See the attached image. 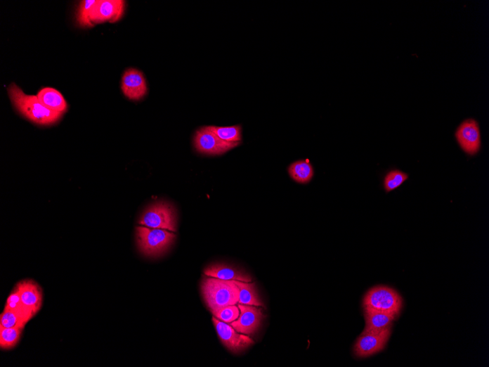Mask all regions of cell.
Returning a JSON list of instances; mask_svg holds the SVG:
<instances>
[{"label":"cell","mask_w":489,"mask_h":367,"mask_svg":"<svg viewBox=\"0 0 489 367\" xmlns=\"http://www.w3.org/2000/svg\"><path fill=\"white\" fill-rule=\"evenodd\" d=\"M96 4V0H84V1L80 3L77 13V21L81 27L93 26L91 22V14Z\"/></svg>","instance_id":"obj_23"},{"label":"cell","mask_w":489,"mask_h":367,"mask_svg":"<svg viewBox=\"0 0 489 367\" xmlns=\"http://www.w3.org/2000/svg\"><path fill=\"white\" fill-rule=\"evenodd\" d=\"M391 327L380 331L362 333L354 346L355 355L358 358H367L383 351L391 335Z\"/></svg>","instance_id":"obj_6"},{"label":"cell","mask_w":489,"mask_h":367,"mask_svg":"<svg viewBox=\"0 0 489 367\" xmlns=\"http://www.w3.org/2000/svg\"><path fill=\"white\" fill-rule=\"evenodd\" d=\"M126 2L122 0H98L91 14V22L94 24L118 22L124 15Z\"/></svg>","instance_id":"obj_10"},{"label":"cell","mask_w":489,"mask_h":367,"mask_svg":"<svg viewBox=\"0 0 489 367\" xmlns=\"http://www.w3.org/2000/svg\"><path fill=\"white\" fill-rule=\"evenodd\" d=\"M212 313L215 318L219 321L226 323H231L239 318L240 311L238 306L233 305L221 308Z\"/></svg>","instance_id":"obj_25"},{"label":"cell","mask_w":489,"mask_h":367,"mask_svg":"<svg viewBox=\"0 0 489 367\" xmlns=\"http://www.w3.org/2000/svg\"><path fill=\"white\" fill-rule=\"evenodd\" d=\"M239 288V302L243 305L265 307L257 293L255 283L234 281Z\"/></svg>","instance_id":"obj_18"},{"label":"cell","mask_w":489,"mask_h":367,"mask_svg":"<svg viewBox=\"0 0 489 367\" xmlns=\"http://www.w3.org/2000/svg\"><path fill=\"white\" fill-rule=\"evenodd\" d=\"M409 179V174L399 169H392L384 178L383 186L386 192H391L403 185Z\"/></svg>","instance_id":"obj_22"},{"label":"cell","mask_w":489,"mask_h":367,"mask_svg":"<svg viewBox=\"0 0 489 367\" xmlns=\"http://www.w3.org/2000/svg\"><path fill=\"white\" fill-rule=\"evenodd\" d=\"M457 141L464 153L475 155L481 150V136L478 122L474 119L464 120L457 129Z\"/></svg>","instance_id":"obj_8"},{"label":"cell","mask_w":489,"mask_h":367,"mask_svg":"<svg viewBox=\"0 0 489 367\" xmlns=\"http://www.w3.org/2000/svg\"><path fill=\"white\" fill-rule=\"evenodd\" d=\"M203 298L209 310L236 305L239 302V288L234 281L207 276L201 286Z\"/></svg>","instance_id":"obj_2"},{"label":"cell","mask_w":489,"mask_h":367,"mask_svg":"<svg viewBox=\"0 0 489 367\" xmlns=\"http://www.w3.org/2000/svg\"><path fill=\"white\" fill-rule=\"evenodd\" d=\"M206 127L208 130L214 133L223 141L229 143H240L241 141L242 135L240 126H235L230 127Z\"/></svg>","instance_id":"obj_21"},{"label":"cell","mask_w":489,"mask_h":367,"mask_svg":"<svg viewBox=\"0 0 489 367\" xmlns=\"http://www.w3.org/2000/svg\"><path fill=\"white\" fill-rule=\"evenodd\" d=\"M5 309L15 311L27 323L34 316V313L22 303L20 294L15 289L8 297Z\"/></svg>","instance_id":"obj_19"},{"label":"cell","mask_w":489,"mask_h":367,"mask_svg":"<svg viewBox=\"0 0 489 367\" xmlns=\"http://www.w3.org/2000/svg\"><path fill=\"white\" fill-rule=\"evenodd\" d=\"M290 177L296 183L308 184L313 177L314 170L309 160H300L292 163L289 167Z\"/></svg>","instance_id":"obj_17"},{"label":"cell","mask_w":489,"mask_h":367,"mask_svg":"<svg viewBox=\"0 0 489 367\" xmlns=\"http://www.w3.org/2000/svg\"><path fill=\"white\" fill-rule=\"evenodd\" d=\"M240 145V143H229L222 141L207 127L198 130L195 137V146L202 154L209 155H223Z\"/></svg>","instance_id":"obj_7"},{"label":"cell","mask_w":489,"mask_h":367,"mask_svg":"<svg viewBox=\"0 0 489 367\" xmlns=\"http://www.w3.org/2000/svg\"><path fill=\"white\" fill-rule=\"evenodd\" d=\"M136 230L138 250L148 257H156L162 255L176 238L173 232L150 228L145 226H138Z\"/></svg>","instance_id":"obj_3"},{"label":"cell","mask_w":489,"mask_h":367,"mask_svg":"<svg viewBox=\"0 0 489 367\" xmlns=\"http://www.w3.org/2000/svg\"><path fill=\"white\" fill-rule=\"evenodd\" d=\"M8 91L15 108L34 124L41 126L54 124L63 115L48 109L37 96L25 94L20 87L15 84L9 86Z\"/></svg>","instance_id":"obj_1"},{"label":"cell","mask_w":489,"mask_h":367,"mask_svg":"<svg viewBox=\"0 0 489 367\" xmlns=\"http://www.w3.org/2000/svg\"><path fill=\"white\" fill-rule=\"evenodd\" d=\"M138 224L150 228L163 229L176 232L177 217L176 210L167 202H157L143 214Z\"/></svg>","instance_id":"obj_4"},{"label":"cell","mask_w":489,"mask_h":367,"mask_svg":"<svg viewBox=\"0 0 489 367\" xmlns=\"http://www.w3.org/2000/svg\"><path fill=\"white\" fill-rule=\"evenodd\" d=\"M22 303L36 316L42 307L43 294L41 287L32 281H22L15 286Z\"/></svg>","instance_id":"obj_13"},{"label":"cell","mask_w":489,"mask_h":367,"mask_svg":"<svg viewBox=\"0 0 489 367\" xmlns=\"http://www.w3.org/2000/svg\"><path fill=\"white\" fill-rule=\"evenodd\" d=\"M122 91L130 100L138 101L145 96L148 86L145 78L141 72L129 68L122 79Z\"/></svg>","instance_id":"obj_12"},{"label":"cell","mask_w":489,"mask_h":367,"mask_svg":"<svg viewBox=\"0 0 489 367\" xmlns=\"http://www.w3.org/2000/svg\"><path fill=\"white\" fill-rule=\"evenodd\" d=\"M27 323L15 311L4 309L0 316V328H22Z\"/></svg>","instance_id":"obj_24"},{"label":"cell","mask_w":489,"mask_h":367,"mask_svg":"<svg viewBox=\"0 0 489 367\" xmlns=\"http://www.w3.org/2000/svg\"><path fill=\"white\" fill-rule=\"evenodd\" d=\"M238 307L240 316L230 325L240 334L250 335L255 333L264 318L263 310L257 307L240 304Z\"/></svg>","instance_id":"obj_11"},{"label":"cell","mask_w":489,"mask_h":367,"mask_svg":"<svg viewBox=\"0 0 489 367\" xmlns=\"http://www.w3.org/2000/svg\"><path fill=\"white\" fill-rule=\"evenodd\" d=\"M22 328H0V347L3 349H8L13 348L18 344Z\"/></svg>","instance_id":"obj_20"},{"label":"cell","mask_w":489,"mask_h":367,"mask_svg":"<svg viewBox=\"0 0 489 367\" xmlns=\"http://www.w3.org/2000/svg\"><path fill=\"white\" fill-rule=\"evenodd\" d=\"M403 306V300L394 289L387 286H377L367 292L363 299V307L386 311L398 316Z\"/></svg>","instance_id":"obj_5"},{"label":"cell","mask_w":489,"mask_h":367,"mask_svg":"<svg viewBox=\"0 0 489 367\" xmlns=\"http://www.w3.org/2000/svg\"><path fill=\"white\" fill-rule=\"evenodd\" d=\"M213 321L222 343L233 354H238L254 344V341L247 336L238 333L235 328L216 318Z\"/></svg>","instance_id":"obj_9"},{"label":"cell","mask_w":489,"mask_h":367,"mask_svg":"<svg viewBox=\"0 0 489 367\" xmlns=\"http://www.w3.org/2000/svg\"><path fill=\"white\" fill-rule=\"evenodd\" d=\"M39 99L48 109L64 114L67 110V104L63 96L57 90L46 87L41 90Z\"/></svg>","instance_id":"obj_16"},{"label":"cell","mask_w":489,"mask_h":367,"mask_svg":"<svg viewBox=\"0 0 489 367\" xmlns=\"http://www.w3.org/2000/svg\"><path fill=\"white\" fill-rule=\"evenodd\" d=\"M204 273L207 276L223 279V281L252 283V278L246 273L225 264H214L207 267Z\"/></svg>","instance_id":"obj_15"},{"label":"cell","mask_w":489,"mask_h":367,"mask_svg":"<svg viewBox=\"0 0 489 367\" xmlns=\"http://www.w3.org/2000/svg\"><path fill=\"white\" fill-rule=\"evenodd\" d=\"M363 309L365 327L363 334L372 331H380L392 326L393 322L398 318L393 314L370 307H363Z\"/></svg>","instance_id":"obj_14"}]
</instances>
